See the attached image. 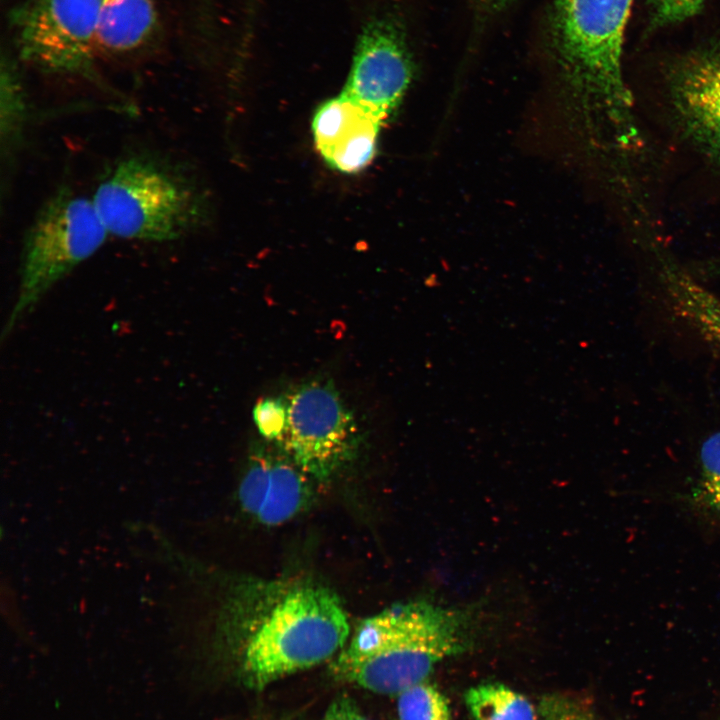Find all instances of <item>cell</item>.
<instances>
[{
	"mask_svg": "<svg viewBox=\"0 0 720 720\" xmlns=\"http://www.w3.org/2000/svg\"><path fill=\"white\" fill-rule=\"evenodd\" d=\"M224 628L246 685L262 689L337 655L350 637L338 595L296 579H247L228 598Z\"/></svg>",
	"mask_w": 720,
	"mask_h": 720,
	"instance_id": "6da1fadb",
	"label": "cell"
},
{
	"mask_svg": "<svg viewBox=\"0 0 720 720\" xmlns=\"http://www.w3.org/2000/svg\"><path fill=\"white\" fill-rule=\"evenodd\" d=\"M478 608L430 600L394 604L359 621L332 662L335 678L398 695L426 681L443 659L467 647Z\"/></svg>",
	"mask_w": 720,
	"mask_h": 720,
	"instance_id": "7a4b0ae2",
	"label": "cell"
},
{
	"mask_svg": "<svg viewBox=\"0 0 720 720\" xmlns=\"http://www.w3.org/2000/svg\"><path fill=\"white\" fill-rule=\"evenodd\" d=\"M92 200L109 235L127 240H176L204 217L200 192L184 171L146 154L119 160Z\"/></svg>",
	"mask_w": 720,
	"mask_h": 720,
	"instance_id": "3957f363",
	"label": "cell"
},
{
	"mask_svg": "<svg viewBox=\"0 0 720 720\" xmlns=\"http://www.w3.org/2000/svg\"><path fill=\"white\" fill-rule=\"evenodd\" d=\"M633 0H559L556 43L581 105L623 124L633 106L622 73L624 33Z\"/></svg>",
	"mask_w": 720,
	"mask_h": 720,
	"instance_id": "277c9868",
	"label": "cell"
},
{
	"mask_svg": "<svg viewBox=\"0 0 720 720\" xmlns=\"http://www.w3.org/2000/svg\"><path fill=\"white\" fill-rule=\"evenodd\" d=\"M108 235L92 198L64 186L54 192L25 234L18 296L2 340L57 282L95 254Z\"/></svg>",
	"mask_w": 720,
	"mask_h": 720,
	"instance_id": "5b68a950",
	"label": "cell"
},
{
	"mask_svg": "<svg viewBox=\"0 0 720 720\" xmlns=\"http://www.w3.org/2000/svg\"><path fill=\"white\" fill-rule=\"evenodd\" d=\"M284 399L286 425L273 443L312 480L327 481L357 452L359 430L351 411L323 381L305 383Z\"/></svg>",
	"mask_w": 720,
	"mask_h": 720,
	"instance_id": "8992f818",
	"label": "cell"
},
{
	"mask_svg": "<svg viewBox=\"0 0 720 720\" xmlns=\"http://www.w3.org/2000/svg\"><path fill=\"white\" fill-rule=\"evenodd\" d=\"M101 0H26L12 14L21 57L60 74H87L98 46Z\"/></svg>",
	"mask_w": 720,
	"mask_h": 720,
	"instance_id": "52a82bcc",
	"label": "cell"
},
{
	"mask_svg": "<svg viewBox=\"0 0 720 720\" xmlns=\"http://www.w3.org/2000/svg\"><path fill=\"white\" fill-rule=\"evenodd\" d=\"M412 77L400 25L387 14L372 16L359 33L342 93L383 121L402 101Z\"/></svg>",
	"mask_w": 720,
	"mask_h": 720,
	"instance_id": "ba28073f",
	"label": "cell"
},
{
	"mask_svg": "<svg viewBox=\"0 0 720 720\" xmlns=\"http://www.w3.org/2000/svg\"><path fill=\"white\" fill-rule=\"evenodd\" d=\"M673 117L686 138L720 166V49L697 51L672 71Z\"/></svg>",
	"mask_w": 720,
	"mask_h": 720,
	"instance_id": "9c48e42d",
	"label": "cell"
},
{
	"mask_svg": "<svg viewBox=\"0 0 720 720\" xmlns=\"http://www.w3.org/2000/svg\"><path fill=\"white\" fill-rule=\"evenodd\" d=\"M311 480L278 448H262L249 460L239 485V502L257 522L266 526L281 525L310 504Z\"/></svg>",
	"mask_w": 720,
	"mask_h": 720,
	"instance_id": "30bf717a",
	"label": "cell"
},
{
	"mask_svg": "<svg viewBox=\"0 0 720 720\" xmlns=\"http://www.w3.org/2000/svg\"><path fill=\"white\" fill-rule=\"evenodd\" d=\"M382 122L342 93L323 103L315 112L312 119L314 142L331 167L355 173L373 159Z\"/></svg>",
	"mask_w": 720,
	"mask_h": 720,
	"instance_id": "8fae6325",
	"label": "cell"
},
{
	"mask_svg": "<svg viewBox=\"0 0 720 720\" xmlns=\"http://www.w3.org/2000/svg\"><path fill=\"white\" fill-rule=\"evenodd\" d=\"M156 23L153 0H101L98 46L123 53L141 46Z\"/></svg>",
	"mask_w": 720,
	"mask_h": 720,
	"instance_id": "7c38bea8",
	"label": "cell"
},
{
	"mask_svg": "<svg viewBox=\"0 0 720 720\" xmlns=\"http://www.w3.org/2000/svg\"><path fill=\"white\" fill-rule=\"evenodd\" d=\"M0 95L1 148L2 154L9 157L23 138L29 118V105L16 66L5 56L1 61Z\"/></svg>",
	"mask_w": 720,
	"mask_h": 720,
	"instance_id": "4fadbf2b",
	"label": "cell"
},
{
	"mask_svg": "<svg viewBox=\"0 0 720 720\" xmlns=\"http://www.w3.org/2000/svg\"><path fill=\"white\" fill-rule=\"evenodd\" d=\"M473 720H536L531 702L520 693L498 683H485L465 693Z\"/></svg>",
	"mask_w": 720,
	"mask_h": 720,
	"instance_id": "5bb4252c",
	"label": "cell"
},
{
	"mask_svg": "<svg viewBox=\"0 0 720 720\" xmlns=\"http://www.w3.org/2000/svg\"><path fill=\"white\" fill-rule=\"evenodd\" d=\"M399 720H452L446 697L427 681L397 695Z\"/></svg>",
	"mask_w": 720,
	"mask_h": 720,
	"instance_id": "9a60e30c",
	"label": "cell"
},
{
	"mask_svg": "<svg viewBox=\"0 0 720 720\" xmlns=\"http://www.w3.org/2000/svg\"><path fill=\"white\" fill-rule=\"evenodd\" d=\"M700 478L695 497L720 515V431L705 439L700 448Z\"/></svg>",
	"mask_w": 720,
	"mask_h": 720,
	"instance_id": "2e32d148",
	"label": "cell"
},
{
	"mask_svg": "<svg viewBox=\"0 0 720 720\" xmlns=\"http://www.w3.org/2000/svg\"><path fill=\"white\" fill-rule=\"evenodd\" d=\"M287 409L284 398H264L254 408V420L266 440L275 442L284 430Z\"/></svg>",
	"mask_w": 720,
	"mask_h": 720,
	"instance_id": "e0dca14e",
	"label": "cell"
},
{
	"mask_svg": "<svg viewBox=\"0 0 720 720\" xmlns=\"http://www.w3.org/2000/svg\"><path fill=\"white\" fill-rule=\"evenodd\" d=\"M704 0H649L652 23L665 26L682 22L698 14Z\"/></svg>",
	"mask_w": 720,
	"mask_h": 720,
	"instance_id": "ac0fdd59",
	"label": "cell"
},
{
	"mask_svg": "<svg viewBox=\"0 0 720 720\" xmlns=\"http://www.w3.org/2000/svg\"><path fill=\"white\" fill-rule=\"evenodd\" d=\"M323 720H369L348 697H339L328 707Z\"/></svg>",
	"mask_w": 720,
	"mask_h": 720,
	"instance_id": "d6986e66",
	"label": "cell"
},
{
	"mask_svg": "<svg viewBox=\"0 0 720 720\" xmlns=\"http://www.w3.org/2000/svg\"><path fill=\"white\" fill-rule=\"evenodd\" d=\"M578 720H589V719L581 717V718H578Z\"/></svg>",
	"mask_w": 720,
	"mask_h": 720,
	"instance_id": "ffe728a7",
	"label": "cell"
}]
</instances>
